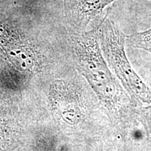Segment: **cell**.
<instances>
[{"mask_svg":"<svg viewBox=\"0 0 151 151\" xmlns=\"http://www.w3.org/2000/svg\"><path fill=\"white\" fill-rule=\"evenodd\" d=\"M68 30L69 50L81 72L109 112L116 118H122L133 101L109 70L100 47L97 28L89 32Z\"/></svg>","mask_w":151,"mask_h":151,"instance_id":"cell-1","label":"cell"},{"mask_svg":"<svg viewBox=\"0 0 151 151\" xmlns=\"http://www.w3.org/2000/svg\"><path fill=\"white\" fill-rule=\"evenodd\" d=\"M110 9L97 27L101 51L132 101L142 106L151 107V88L132 67L125 52L127 36L111 18Z\"/></svg>","mask_w":151,"mask_h":151,"instance_id":"cell-2","label":"cell"},{"mask_svg":"<svg viewBox=\"0 0 151 151\" xmlns=\"http://www.w3.org/2000/svg\"><path fill=\"white\" fill-rule=\"evenodd\" d=\"M117 0H62L63 20L67 27L84 32L92 20L99 18L106 7Z\"/></svg>","mask_w":151,"mask_h":151,"instance_id":"cell-3","label":"cell"},{"mask_svg":"<svg viewBox=\"0 0 151 151\" xmlns=\"http://www.w3.org/2000/svg\"><path fill=\"white\" fill-rule=\"evenodd\" d=\"M55 111L65 123L74 125L82 120L83 115L78 98L75 92L65 85L56 84L52 93Z\"/></svg>","mask_w":151,"mask_h":151,"instance_id":"cell-4","label":"cell"},{"mask_svg":"<svg viewBox=\"0 0 151 151\" xmlns=\"http://www.w3.org/2000/svg\"><path fill=\"white\" fill-rule=\"evenodd\" d=\"M126 42L132 48L146 50L151 54V28L127 36Z\"/></svg>","mask_w":151,"mask_h":151,"instance_id":"cell-5","label":"cell"},{"mask_svg":"<svg viewBox=\"0 0 151 151\" xmlns=\"http://www.w3.org/2000/svg\"><path fill=\"white\" fill-rule=\"evenodd\" d=\"M8 141V131L4 122L0 118V151H3Z\"/></svg>","mask_w":151,"mask_h":151,"instance_id":"cell-6","label":"cell"},{"mask_svg":"<svg viewBox=\"0 0 151 151\" xmlns=\"http://www.w3.org/2000/svg\"><path fill=\"white\" fill-rule=\"evenodd\" d=\"M143 123L146 132L151 137V108L143 115Z\"/></svg>","mask_w":151,"mask_h":151,"instance_id":"cell-7","label":"cell"},{"mask_svg":"<svg viewBox=\"0 0 151 151\" xmlns=\"http://www.w3.org/2000/svg\"><path fill=\"white\" fill-rule=\"evenodd\" d=\"M97 151H103V144H100L99 146H98V148H97Z\"/></svg>","mask_w":151,"mask_h":151,"instance_id":"cell-8","label":"cell"},{"mask_svg":"<svg viewBox=\"0 0 151 151\" xmlns=\"http://www.w3.org/2000/svg\"><path fill=\"white\" fill-rule=\"evenodd\" d=\"M6 1H16L17 0H6Z\"/></svg>","mask_w":151,"mask_h":151,"instance_id":"cell-9","label":"cell"},{"mask_svg":"<svg viewBox=\"0 0 151 151\" xmlns=\"http://www.w3.org/2000/svg\"><path fill=\"white\" fill-rule=\"evenodd\" d=\"M149 1H151V0H149Z\"/></svg>","mask_w":151,"mask_h":151,"instance_id":"cell-10","label":"cell"}]
</instances>
